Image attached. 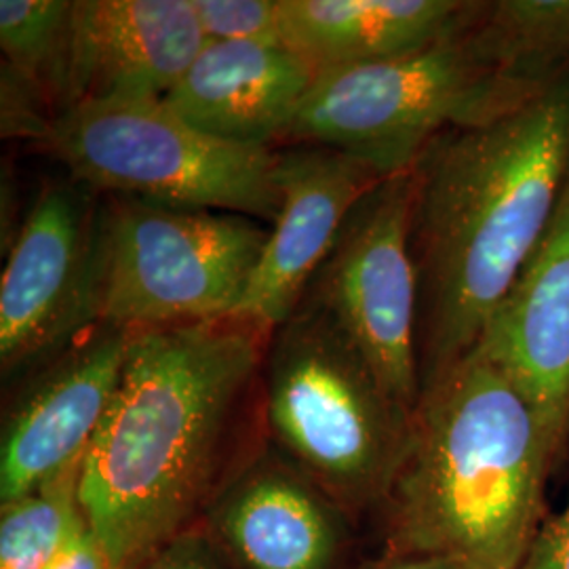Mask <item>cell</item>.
Masks as SVG:
<instances>
[{
	"mask_svg": "<svg viewBox=\"0 0 569 569\" xmlns=\"http://www.w3.org/2000/svg\"><path fill=\"white\" fill-rule=\"evenodd\" d=\"M569 171V68L493 121L449 129L413 167L422 387L479 345L542 239Z\"/></svg>",
	"mask_w": 569,
	"mask_h": 569,
	"instance_id": "cell-1",
	"label": "cell"
},
{
	"mask_svg": "<svg viewBox=\"0 0 569 569\" xmlns=\"http://www.w3.org/2000/svg\"><path fill=\"white\" fill-rule=\"evenodd\" d=\"M270 336L232 317L133 331L81 472L87 526L121 569L188 529Z\"/></svg>",
	"mask_w": 569,
	"mask_h": 569,
	"instance_id": "cell-2",
	"label": "cell"
},
{
	"mask_svg": "<svg viewBox=\"0 0 569 569\" xmlns=\"http://www.w3.org/2000/svg\"><path fill=\"white\" fill-rule=\"evenodd\" d=\"M569 68V0L477 2L437 41L317 72L284 142L326 146L382 176L456 127L500 119Z\"/></svg>",
	"mask_w": 569,
	"mask_h": 569,
	"instance_id": "cell-3",
	"label": "cell"
},
{
	"mask_svg": "<svg viewBox=\"0 0 569 569\" xmlns=\"http://www.w3.org/2000/svg\"><path fill=\"white\" fill-rule=\"evenodd\" d=\"M559 451L526 395L479 348L430 378L388 489L390 555L515 569L545 523Z\"/></svg>",
	"mask_w": 569,
	"mask_h": 569,
	"instance_id": "cell-4",
	"label": "cell"
},
{
	"mask_svg": "<svg viewBox=\"0 0 569 569\" xmlns=\"http://www.w3.org/2000/svg\"><path fill=\"white\" fill-rule=\"evenodd\" d=\"M268 346L266 420L284 460L345 512L385 502L406 453L411 411L308 298Z\"/></svg>",
	"mask_w": 569,
	"mask_h": 569,
	"instance_id": "cell-5",
	"label": "cell"
},
{
	"mask_svg": "<svg viewBox=\"0 0 569 569\" xmlns=\"http://www.w3.org/2000/svg\"><path fill=\"white\" fill-rule=\"evenodd\" d=\"M72 180L100 194L274 222L279 152L222 140L163 98H100L53 114L41 140Z\"/></svg>",
	"mask_w": 569,
	"mask_h": 569,
	"instance_id": "cell-6",
	"label": "cell"
},
{
	"mask_svg": "<svg viewBox=\"0 0 569 569\" xmlns=\"http://www.w3.org/2000/svg\"><path fill=\"white\" fill-rule=\"evenodd\" d=\"M268 234L237 213L102 194L98 323L140 331L232 317Z\"/></svg>",
	"mask_w": 569,
	"mask_h": 569,
	"instance_id": "cell-7",
	"label": "cell"
},
{
	"mask_svg": "<svg viewBox=\"0 0 569 569\" xmlns=\"http://www.w3.org/2000/svg\"><path fill=\"white\" fill-rule=\"evenodd\" d=\"M413 199V169L371 186L350 209L306 293L342 327L392 399L411 413L422 392Z\"/></svg>",
	"mask_w": 569,
	"mask_h": 569,
	"instance_id": "cell-8",
	"label": "cell"
},
{
	"mask_svg": "<svg viewBox=\"0 0 569 569\" xmlns=\"http://www.w3.org/2000/svg\"><path fill=\"white\" fill-rule=\"evenodd\" d=\"M102 194L77 180L42 186L0 281V363L11 373L60 355L98 326Z\"/></svg>",
	"mask_w": 569,
	"mask_h": 569,
	"instance_id": "cell-9",
	"label": "cell"
},
{
	"mask_svg": "<svg viewBox=\"0 0 569 569\" xmlns=\"http://www.w3.org/2000/svg\"><path fill=\"white\" fill-rule=\"evenodd\" d=\"M382 176L326 146L298 143L279 152V216L232 319L272 333L305 302L350 209Z\"/></svg>",
	"mask_w": 569,
	"mask_h": 569,
	"instance_id": "cell-10",
	"label": "cell"
},
{
	"mask_svg": "<svg viewBox=\"0 0 569 569\" xmlns=\"http://www.w3.org/2000/svg\"><path fill=\"white\" fill-rule=\"evenodd\" d=\"M133 331L87 329L39 376L4 425L0 505L28 496L87 456L121 382Z\"/></svg>",
	"mask_w": 569,
	"mask_h": 569,
	"instance_id": "cell-11",
	"label": "cell"
},
{
	"mask_svg": "<svg viewBox=\"0 0 569 569\" xmlns=\"http://www.w3.org/2000/svg\"><path fill=\"white\" fill-rule=\"evenodd\" d=\"M203 44L192 0H77L58 112L100 98H164Z\"/></svg>",
	"mask_w": 569,
	"mask_h": 569,
	"instance_id": "cell-12",
	"label": "cell"
},
{
	"mask_svg": "<svg viewBox=\"0 0 569 569\" xmlns=\"http://www.w3.org/2000/svg\"><path fill=\"white\" fill-rule=\"evenodd\" d=\"M475 348L526 395L561 449L569 435V171L542 239Z\"/></svg>",
	"mask_w": 569,
	"mask_h": 569,
	"instance_id": "cell-13",
	"label": "cell"
},
{
	"mask_svg": "<svg viewBox=\"0 0 569 569\" xmlns=\"http://www.w3.org/2000/svg\"><path fill=\"white\" fill-rule=\"evenodd\" d=\"M345 510L283 458H260L224 489L207 533L241 569H333Z\"/></svg>",
	"mask_w": 569,
	"mask_h": 569,
	"instance_id": "cell-14",
	"label": "cell"
},
{
	"mask_svg": "<svg viewBox=\"0 0 569 569\" xmlns=\"http://www.w3.org/2000/svg\"><path fill=\"white\" fill-rule=\"evenodd\" d=\"M315 79L317 68L281 42L204 41L163 102L216 138L270 146L284 142Z\"/></svg>",
	"mask_w": 569,
	"mask_h": 569,
	"instance_id": "cell-15",
	"label": "cell"
},
{
	"mask_svg": "<svg viewBox=\"0 0 569 569\" xmlns=\"http://www.w3.org/2000/svg\"><path fill=\"white\" fill-rule=\"evenodd\" d=\"M465 0H281L283 42L317 72L387 60L458 28Z\"/></svg>",
	"mask_w": 569,
	"mask_h": 569,
	"instance_id": "cell-16",
	"label": "cell"
},
{
	"mask_svg": "<svg viewBox=\"0 0 569 569\" xmlns=\"http://www.w3.org/2000/svg\"><path fill=\"white\" fill-rule=\"evenodd\" d=\"M84 458L28 496L0 510V569H44L81 536L87 526L81 507Z\"/></svg>",
	"mask_w": 569,
	"mask_h": 569,
	"instance_id": "cell-17",
	"label": "cell"
},
{
	"mask_svg": "<svg viewBox=\"0 0 569 569\" xmlns=\"http://www.w3.org/2000/svg\"><path fill=\"white\" fill-rule=\"evenodd\" d=\"M70 18V0H0L4 68L56 106L60 103Z\"/></svg>",
	"mask_w": 569,
	"mask_h": 569,
	"instance_id": "cell-18",
	"label": "cell"
},
{
	"mask_svg": "<svg viewBox=\"0 0 569 569\" xmlns=\"http://www.w3.org/2000/svg\"><path fill=\"white\" fill-rule=\"evenodd\" d=\"M204 41L283 42L281 0H192Z\"/></svg>",
	"mask_w": 569,
	"mask_h": 569,
	"instance_id": "cell-19",
	"label": "cell"
},
{
	"mask_svg": "<svg viewBox=\"0 0 569 569\" xmlns=\"http://www.w3.org/2000/svg\"><path fill=\"white\" fill-rule=\"evenodd\" d=\"M228 559L207 531L186 529L129 569H226Z\"/></svg>",
	"mask_w": 569,
	"mask_h": 569,
	"instance_id": "cell-20",
	"label": "cell"
},
{
	"mask_svg": "<svg viewBox=\"0 0 569 569\" xmlns=\"http://www.w3.org/2000/svg\"><path fill=\"white\" fill-rule=\"evenodd\" d=\"M515 569H569V500L557 515L545 519Z\"/></svg>",
	"mask_w": 569,
	"mask_h": 569,
	"instance_id": "cell-21",
	"label": "cell"
},
{
	"mask_svg": "<svg viewBox=\"0 0 569 569\" xmlns=\"http://www.w3.org/2000/svg\"><path fill=\"white\" fill-rule=\"evenodd\" d=\"M44 569H121V566L96 538V533L87 528Z\"/></svg>",
	"mask_w": 569,
	"mask_h": 569,
	"instance_id": "cell-22",
	"label": "cell"
},
{
	"mask_svg": "<svg viewBox=\"0 0 569 569\" xmlns=\"http://www.w3.org/2000/svg\"><path fill=\"white\" fill-rule=\"evenodd\" d=\"M378 569H472L467 563L443 557V555H427V552H407V555H390Z\"/></svg>",
	"mask_w": 569,
	"mask_h": 569,
	"instance_id": "cell-23",
	"label": "cell"
}]
</instances>
